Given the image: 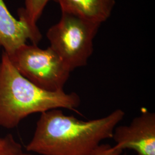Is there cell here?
<instances>
[{"instance_id": "cell-1", "label": "cell", "mask_w": 155, "mask_h": 155, "mask_svg": "<svg viewBox=\"0 0 155 155\" xmlns=\"http://www.w3.org/2000/svg\"><path fill=\"white\" fill-rule=\"evenodd\" d=\"M124 116V111L116 109L106 116L83 121L59 109L45 111L26 150L40 155H91L104 140L112 139Z\"/></svg>"}, {"instance_id": "cell-2", "label": "cell", "mask_w": 155, "mask_h": 155, "mask_svg": "<svg viewBox=\"0 0 155 155\" xmlns=\"http://www.w3.org/2000/svg\"><path fill=\"white\" fill-rule=\"evenodd\" d=\"M81 100L77 93L64 90L49 91L29 81L17 71L8 56L2 52L0 61V127H17L26 117L56 109L77 111Z\"/></svg>"}, {"instance_id": "cell-3", "label": "cell", "mask_w": 155, "mask_h": 155, "mask_svg": "<svg viewBox=\"0 0 155 155\" xmlns=\"http://www.w3.org/2000/svg\"><path fill=\"white\" fill-rule=\"evenodd\" d=\"M59 22L49 28L50 47L72 71L87 65L94 51V39L101 24L61 12Z\"/></svg>"}, {"instance_id": "cell-4", "label": "cell", "mask_w": 155, "mask_h": 155, "mask_svg": "<svg viewBox=\"0 0 155 155\" xmlns=\"http://www.w3.org/2000/svg\"><path fill=\"white\" fill-rule=\"evenodd\" d=\"M8 57L22 76L49 91L64 90L71 72L50 47L42 49L38 45L25 44Z\"/></svg>"}, {"instance_id": "cell-5", "label": "cell", "mask_w": 155, "mask_h": 155, "mask_svg": "<svg viewBox=\"0 0 155 155\" xmlns=\"http://www.w3.org/2000/svg\"><path fill=\"white\" fill-rule=\"evenodd\" d=\"M112 139L121 150L137 155H155V114L143 110L128 125L115 127Z\"/></svg>"}, {"instance_id": "cell-6", "label": "cell", "mask_w": 155, "mask_h": 155, "mask_svg": "<svg viewBox=\"0 0 155 155\" xmlns=\"http://www.w3.org/2000/svg\"><path fill=\"white\" fill-rule=\"evenodd\" d=\"M28 40L39 44L27 24L13 16L4 1L0 0V48L11 55Z\"/></svg>"}, {"instance_id": "cell-7", "label": "cell", "mask_w": 155, "mask_h": 155, "mask_svg": "<svg viewBox=\"0 0 155 155\" xmlns=\"http://www.w3.org/2000/svg\"><path fill=\"white\" fill-rule=\"evenodd\" d=\"M61 12L71 13L102 24L110 17L115 0H55Z\"/></svg>"}, {"instance_id": "cell-8", "label": "cell", "mask_w": 155, "mask_h": 155, "mask_svg": "<svg viewBox=\"0 0 155 155\" xmlns=\"http://www.w3.org/2000/svg\"><path fill=\"white\" fill-rule=\"evenodd\" d=\"M51 0H24V7L18 10V19L25 22L38 43L42 36L37 25L45 7Z\"/></svg>"}, {"instance_id": "cell-9", "label": "cell", "mask_w": 155, "mask_h": 155, "mask_svg": "<svg viewBox=\"0 0 155 155\" xmlns=\"http://www.w3.org/2000/svg\"><path fill=\"white\" fill-rule=\"evenodd\" d=\"M0 155H33L25 151L11 134L0 138Z\"/></svg>"}, {"instance_id": "cell-10", "label": "cell", "mask_w": 155, "mask_h": 155, "mask_svg": "<svg viewBox=\"0 0 155 155\" xmlns=\"http://www.w3.org/2000/svg\"><path fill=\"white\" fill-rule=\"evenodd\" d=\"M123 150L118 145L111 147L109 144H101L91 155H121Z\"/></svg>"}, {"instance_id": "cell-11", "label": "cell", "mask_w": 155, "mask_h": 155, "mask_svg": "<svg viewBox=\"0 0 155 155\" xmlns=\"http://www.w3.org/2000/svg\"><path fill=\"white\" fill-rule=\"evenodd\" d=\"M0 138H1V137H0Z\"/></svg>"}]
</instances>
